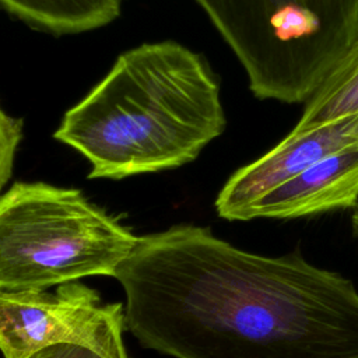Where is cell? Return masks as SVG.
I'll return each mask as SVG.
<instances>
[{
    "instance_id": "obj_1",
    "label": "cell",
    "mask_w": 358,
    "mask_h": 358,
    "mask_svg": "<svg viewBox=\"0 0 358 358\" xmlns=\"http://www.w3.org/2000/svg\"><path fill=\"white\" fill-rule=\"evenodd\" d=\"M126 329L173 358H358V291L298 252L242 250L208 228L140 236L113 275Z\"/></svg>"
},
{
    "instance_id": "obj_2",
    "label": "cell",
    "mask_w": 358,
    "mask_h": 358,
    "mask_svg": "<svg viewBox=\"0 0 358 358\" xmlns=\"http://www.w3.org/2000/svg\"><path fill=\"white\" fill-rule=\"evenodd\" d=\"M224 129L207 62L164 41L122 53L53 136L90 162L88 178L122 179L189 164Z\"/></svg>"
},
{
    "instance_id": "obj_3",
    "label": "cell",
    "mask_w": 358,
    "mask_h": 358,
    "mask_svg": "<svg viewBox=\"0 0 358 358\" xmlns=\"http://www.w3.org/2000/svg\"><path fill=\"white\" fill-rule=\"evenodd\" d=\"M138 239L80 190L15 183L0 196V291L113 277Z\"/></svg>"
},
{
    "instance_id": "obj_4",
    "label": "cell",
    "mask_w": 358,
    "mask_h": 358,
    "mask_svg": "<svg viewBox=\"0 0 358 358\" xmlns=\"http://www.w3.org/2000/svg\"><path fill=\"white\" fill-rule=\"evenodd\" d=\"M259 99L306 102L358 35V0H196Z\"/></svg>"
},
{
    "instance_id": "obj_5",
    "label": "cell",
    "mask_w": 358,
    "mask_h": 358,
    "mask_svg": "<svg viewBox=\"0 0 358 358\" xmlns=\"http://www.w3.org/2000/svg\"><path fill=\"white\" fill-rule=\"evenodd\" d=\"M124 306L102 302L76 281L46 289L0 291V351L4 358H28L55 344H78L105 358H129L123 331Z\"/></svg>"
},
{
    "instance_id": "obj_6",
    "label": "cell",
    "mask_w": 358,
    "mask_h": 358,
    "mask_svg": "<svg viewBox=\"0 0 358 358\" xmlns=\"http://www.w3.org/2000/svg\"><path fill=\"white\" fill-rule=\"evenodd\" d=\"M355 144L358 115L309 130H291L266 154L231 175L215 199L217 214L228 221H242L245 211L263 194L320 159Z\"/></svg>"
},
{
    "instance_id": "obj_7",
    "label": "cell",
    "mask_w": 358,
    "mask_h": 358,
    "mask_svg": "<svg viewBox=\"0 0 358 358\" xmlns=\"http://www.w3.org/2000/svg\"><path fill=\"white\" fill-rule=\"evenodd\" d=\"M358 206V144L313 164L267 192L243 214L255 218H299Z\"/></svg>"
},
{
    "instance_id": "obj_8",
    "label": "cell",
    "mask_w": 358,
    "mask_h": 358,
    "mask_svg": "<svg viewBox=\"0 0 358 358\" xmlns=\"http://www.w3.org/2000/svg\"><path fill=\"white\" fill-rule=\"evenodd\" d=\"M122 0H0L18 18L56 34L95 29L120 14Z\"/></svg>"
},
{
    "instance_id": "obj_9",
    "label": "cell",
    "mask_w": 358,
    "mask_h": 358,
    "mask_svg": "<svg viewBox=\"0 0 358 358\" xmlns=\"http://www.w3.org/2000/svg\"><path fill=\"white\" fill-rule=\"evenodd\" d=\"M358 115V35L305 102L294 131Z\"/></svg>"
},
{
    "instance_id": "obj_10",
    "label": "cell",
    "mask_w": 358,
    "mask_h": 358,
    "mask_svg": "<svg viewBox=\"0 0 358 358\" xmlns=\"http://www.w3.org/2000/svg\"><path fill=\"white\" fill-rule=\"evenodd\" d=\"M22 137V120L0 108V190L11 176L15 151Z\"/></svg>"
},
{
    "instance_id": "obj_11",
    "label": "cell",
    "mask_w": 358,
    "mask_h": 358,
    "mask_svg": "<svg viewBox=\"0 0 358 358\" xmlns=\"http://www.w3.org/2000/svg\"><path fill=\"white\" fill-rule=\"evenodd\" d=\"M28 358H105L96 351L78 344H55L34 352Z\"/></svg>"
},
{
    "instance_id": "obj_12",
    "label": "cell",
    "mask_w": 358,
    "mask_h": 358,
    "mask_svg": "<svg viewBox=\"0 0 358 358\" xmlns=\"http://www.w3.org/2000/svg\"><path fill=\"white\" fill-rule=\"evenodd\" d=\"M351 228H352V234L354 236L358 239V206L355 207L352 217H351Z\"/></svg>"
}]
</instances>
